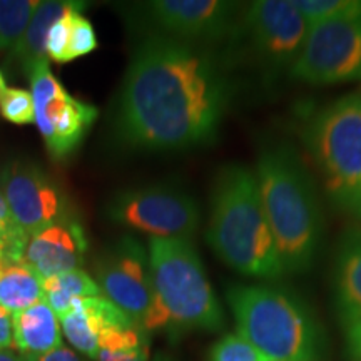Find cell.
Masks as SVG:
<instances>
[{"mask_svg":"<svg viewBox=\"0 0 361 361\" xmlns=\"http://www.w3.org/2000/svg\"><path fill=\"white\" fill-rule=\"evenodd\" d=\"M233 96L228 61L206 45L149 34L130 56L112 133L130 151L207 146L218 139Z\"/></svg>","mask_w":361,"mask_h":361,"instance_id":"1","label":"cell"},{"mask_svg":"<svg viewBox=\"0 0 361 361\" xmlns=\"http://www.w3.org/2000/svg\"><path fill=\"white\" fill-rule=\"evenodd\" d=\"M255 173L284 273H308L324 241L322 201L308 166L290 142L269 141L259 149Z\"/></svg>","mask_w":361,"mask_h":361,"instance_id":"2","label":"cell"},{"mask_svg":"<svg viewBox=\"0 0 361 361\" xmlns=\"http://www.w3.org/2000/svg\"><path fill=\"white\" fill-rule=\"evenodd\" d=\"M206 241L214 255L246 278L278 281L284 274L266 218L255 169L228 164L216 174Z\"/></svg>","mask_w":361,"mask_h":361,"instance_id":"3","label":"cell"},{"mask_svg":"<svg viewBox=\"0 0 361 361\" xmlns=\"http://www.w3.org/2000/svg\"><path fill=\"white\" fill-rule=\"evenodd\" d=\"M236 333L269 361H323L328 338L310 305L284 286L231 284L226 290Z\"/></svg>","mask_w":361,"mask_h":361,"instance_id":"4","label":"cell"},{"mask_svg":"<svg viewBox=\"0 0 361 361\" xmlns=\"http://www.w3.org/2000/svg\"><path fill=\"white\" fill-rule=\"evenodd\" d=\"M300 139L338 213L361 221V94H348L311 112Z\"/></svg>","mask_w":361,"mask_h":361,"instance_id":"5","label":"cell"},{"mask_svg":"<svg viewBox=\"0 0 361 361\" xmlns=\"http://www.w3.org/2000/svg\"><path fill=\"white\" fill-rule=\"evenodd\" d=\"M154 293L169 318L173 340L224 328V310L191 239L151 238L147 245Z\"/></svg>","mask_w":361,"mask_h":361,"instance_id":"6","label":"cell"},{"mask_svg":"<svg viewBox=\"0 0 361 361\" xmlns=\"http://www.w3.org/2000/svg\"><path fill=\"white\" fill-rule=\"evenodd\" d=\"M308 32L293 0H256L245 6L229 47L250 59L268 84L290 75Z\"/></svg>","mask_w":361,"mask_h":361,"instance_id":"7","label":"cell"},{"mask_svg":"<svg viewBox=\"0 0 361 361\" xmlns=\"http://www.w3.org/2000/svg\"><path fill=\"white\" fill-rule=\"evenodd\" d=\"M111 223L151 238L191 239L201 223L197 201L173 184H151L114 194L106 204Z\"/></svg>","mask_w":361,"mask_h":361,"instance_id":"8","label":"cell"},{"mask_svg":"<svg viewBox=\"0 0 361 361\" xmlns=\"http://www.w3.org/2000/svg\"><path fill=\"white\" fill-rule=\"evenodd\" d=\"M246 4L226 0H152L134 4L151 34L180 42L209 45L229 42Z\"/></svg>","mask_w":361,"mask_h":361,"instance_id":"9","label":"cell"},{"mask_svg":"<svg viewBox=\"0 0 361 361\" xmlns=\"http://www.w3.org/2000/svg\"><path fill=\"white\" fill-rule=\"evenodd\" d=\"M30 94L35 106V124L45 147L54 159L64 161L82 144L94 121L97 107L72 97L51 72L49 61L30 71Z\"/></svg>","mask_w":361,"mask_h":361,"instance_id":"10","label":"cell"},{"mask_svg":"<svg viewBox=\"0 0 361 361\" xmlns=\"http://www.w3.org/2000/svg\"><path fill=\"white\" fill-rule=\"evenodd\" d=\"M290 78L310 85L361 80V13L310 25L303 51Z\"/></svg>","mask_w":361,"mask_h":361,"instance_id":"11","label":"cell"},{"mask_svg":"<svg viewBox=\"0 0 361 361\" xmlns=\"http://www.w3.org/2000/svg\"><path fill=\"white\" fill-rule=\"evenodd\" d=\"M96 281L104 296L142 328L156 293L147 247L137 238L126 234L102 251L96 263Z\"/></svg>","mask_w":361,"mask_h":361,"instance_id":"12","label":"cell"},{"mask_svg":"<svg viewBox=\"0 0 361 361\" xmlns=\"http://www.w3.org/2000/svg\"><path fill=\"white\" fill-rule=\"evenodd\" d=\"M0 192L13 223L29 236L74 214L69 197L40 166L11 161L0 171Z\"/></svg>","mask_w":361,"mask_h":361,"instance_id":"13","label":"cell"},{"mask_svg":"<svg viewBox=\"0 0 361 361\" xmlns=\"http://www.w3.org/2000/svg\"><path fill=\"white\" fill-rule=\"evenodd\" d=\"M89 241L82 223L69 214L27 239L24 263L37 271L42 279L82 269Z\"/></svg>","mask_w":361,"mask_h":361,"instance_id":"14","label":"cell"},{"mask_svg":"<svg viewBox=\"0 0 361 361\" xmlns=\"http://www.w3.org/2000/svg\"><path fill=\"white\" fill-rule=\"evenodd\" d=\"M130 324L135 323L104 295L75 300L61 318V328L72 348L90 360L97 358L104 331Z\"/></svg>","mask_w":361,"mask_h":361,"instance_id":"15","label":"cell"},{"mask_svg":"<svg viewBox=\"0 0 361 361\" xmlns=\"http://www.w3.org/2000/svg\"><path fill=\"white\" fill-rule=\"evenodd\" d=\"M333 305L340 324L361 318V224H350L338 238L331 268Z\"/></svg>","mask_w":361,"mask_h":361,"instance_id":"16","label":"cell"},{"mask_svg":"<svg viewBox=\"0 0 361 361\" xmlns=\"http://www.w3.org/2000/svg\"><path fill=\"white\" fill-rule=\"evenodd\" d=\"M61 319L47 301L13 313V346L20 355L40 356L62 346Z\"/></svg>","mask_w":361,"mask_h":361,"instance_id":"17","label":"cell"},{"mask_svg":"<svg viewBox=\"0 0 361 361\" xmlns=\"http://www.w3.org/2000/svg\"><path fill=\"white\" fill-rule=\"evenodd\" d=\"M79 6H82V2H69V0H45V2H40L32 20L27 27L19 51L12 59V64H19L22 72L29 78L30 71L35 66L49 61L47 49H45L49 30L66 12Z\"/></svg>","mask_w":361,"mask_h":361,"instance_id":"18","label":"cell"},{"mask_svg":"<svg viewBox=\"0 0 361 361\" xmlns=\"http://www.w3.org/2000/svg\"><path fill=\"white\" fill-rule=\"evenodd\" d=\"M44 300V279L32 266L16 263L0 276V305L11 313H19Z\"/></svg>","mask_w":361,"mask_h":361,"instance_id":"19","label":"cell"},{"mask_svg":"<svg viewBox=\"0 0 361 361\" xmlns=\"http://www.w3.org/2000/svg\"><path fill=\"white\" fill-rule=\"evenodd\" d=\"M101 295L97 281L84 269L69 271L57 276L44 279V300L56 311L59 319L71 310L72 303L80 298Z\"/></svg>","mask_w":361,"mask_h":361,"instance_id":"20","label":"cell"},{"mask_svg":"<svg viewBox=\"0 0 361 361\" xmlns=\"http://www.w3.org/2000/svg\"><path fill=\"white\" fill-rule=\"evenodd\" d=\"M40 6L37 0H0V52L11 64Z\"/></svg>","mask_w":361,"mask_h":361,"instance_id":"21","label":"cell"},{"mask_svg":"<svg viewBox=\"0 0 361 361\" xmlns=\"http://www.w3.org/2000/svg\"><path fill=\"white\" fill-rule=\"evenodd\" d=\"M310 25L343 20L361 13V0H293Z\"/></svg>","mask_w":361,"mask_h":361,"instance_id":"22","label":"cell"},{"mask_svg":"<svg viewBox=\"0 0 361 361\" xmlns=\"http://www.w3.org/2000/svg\"><path fill=\"white\" fill-rule=\"evenodd\" d=\"M207 361H269L255 348L250 341L239 336L238 333H229L219 338L211 346Z\"/></svg>","mask_w":361,"mask_h":361,"instance_id":"23","label":"cell"},{"mask_svg":"<svg viewBox=\"0 0 361 361\" xmlns=\"http://www.w3.org/2000/svg\"><path fill=\"white\" fill-rule=\"evenodd\" d=\"M0 116L17 126L35 123V106L30 90L7 87L0 99Z\"/></svg>","mask_w":361,"mask_h":361,"instance_id":"24","label":"cell"},{"mask_svg":"<svg viewBox=\"0 0 361 361\" xmlns=\"http://www.w3.org/2000/svg\"><path fill=\"white\" fill-rule=\"evenodd\" d=\"M85 4L79 7L71 8L69 12H66L61 19L56 20V24L51 27L47 34V57L49 61L59 62V64H66L67 62V51H69V40H71V30H72V22H74V16L84 8Z\"/></svg>","mask_w":361,"mask_h":361,"instance_id":"25","label":"cell"},{"mask_svg":"<svg viewBox=\"0 0 361 361\" xmlns=\"http://www.w3.org/2000/svg\"><path fill=\"white\" fill-rule=\"evenodd\" d=\"M97 49L96 30L90 22L85 19L82 13L78 12L74 16L69 40V51H67V62H72L74 59L87 56Z\"/></svg>","mask_w":361,"mask_h":361,"instance_id":"26","label":"cell"},{"mask_svg":"<svg viewBox=\"0 0 361 361\" xmlns=\"http://www.w3.org/2000/svg\"><path fill=\"white\" fill-rule=\"evenodd\" d=\"M96 361H151V340L117 350H101Z\"/></svg>","mask_w":361,"mask_h":361,"instance_id":"27","label":"cell"},{"mask_svg":"<svg viewBox=\"0 0 361 361\" xmlns=\"http://www.w3.org/2000/svg\"><path fill=\"white\" fill-rule=\"evenodd\" d=\"M345 356L348 361H361V318L341 324Z\"/></svg>","mask_w":361,"mask_h":361,"instance_id":"28","label":"cell"},{"mask_svg":"<svg viewBox=\"0 0 361 361\" xmlns=\"http://www.w3.org/2000/svg\"><path fill=\"white\" fill-rule=\"evenodd\" d=\"M13 346V314L0 305V350Z\"/></svg>","mask_w":361,"mask_h":361,"instance_id":"29","label":"cell"},{"mask_svg":"<svg viewBox=\"0 0 361 361\" xmlns=\"http://www.w3.org/2000/svg\"><path fill=\"white\" fill-rule=\"evenodd\" d=\"M32 361H89L85 356L78 353L75 350L67 348V346H59V348L49 351V353L40 356H30Z\"/></svg>","mask_w":361,"mask_h":361,"instance_id":"30","label":"cell"},{"mask_svg":"<svg viewBox=\"0 0 361 361\" xmlns=\"http://www.w3.org/2000/svg\"><path fill=\"white\" fill-rule=\"evenodd\" d=\"M0 221L8 226H17L16 223H13L12 214H11V211H8V206H7L6 200H4L2 192H0Z\"/></svg>","mask_w":361,"mask_h":361,"instance_id":"31","label":"cell"},{"mask_svg":"<svg viewBox=\"0 0 361 361\" xmlns=\"http://www.w3.org/2000/svg\"><path fill=\"white\" fill-rule=\"evenodd\" d=\"M0 361H32L30 356L16 353L12 350H0Z\"/></svg>","mask_w":361,"mask_h":361,"instance_id":"32","label":"cell"},{"mask_svg":"<svg viewBox=\"0 0 361 361\" xmlns=\"http://www.w3.org/2000/svg\"><path fill=\"white\" fill-rule=\"evenodd\" d=\"M16 228H19V226H8V224L2 223V221H0V238L6 236L8 231H12V229H16Z\"/></svg>","mask_w":361,"mask_h":361,"instance_id":"33","label":"cell"},{"mask_svg":"<svg viewBox=\"0 0 361 361\" xmlns=\"http://www.w3.org/2000/svg\"><path fill=\"white\" fill-rule=\"evenodd\" d=\"M151 361H176V360L168 353H157Z\"/></svg>","mask_w":361,"mask_h":361,"instance_id":"34","label":"cell"},{"mask_svg":"<svg viewBox=\"0 0 361 361\" xmlns=\"http://www.w3.org/2000/svg\"><path fill=\"white\" fill-rule=\"evenodd\" d=\"M7 90V84H6V78H4V74H2V71H0V99H2V96H4V92H6Z\"/></svg>","mask_w":361,"mask_h":361,"instance_id":"35","label":"cell"}]
</instances>
